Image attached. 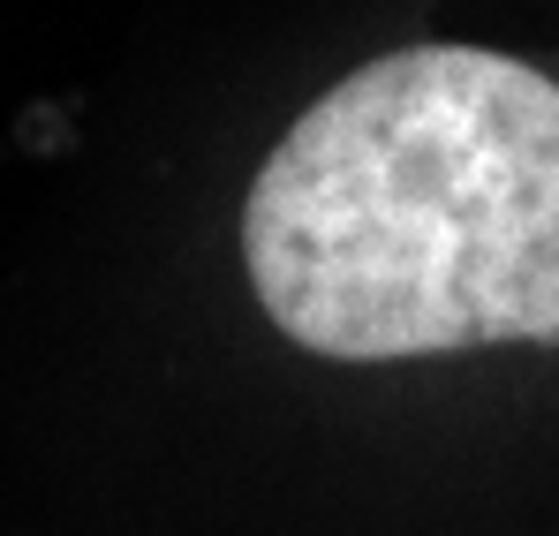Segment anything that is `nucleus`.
I'll use <instances>...</instances> for the list:
<instances>
[{
	"mask_svg": "<svg viewBox=\"0 0 559 536\" xmlns=\"http://www.w3.org/2000/svg\"><path fill=\"white\" fill-rule=\"evenodd\" d=\"M242 265L333 362L559 341V84L484 46L364 61L265 152Z\"/></svg>",
	"mask_w": 559,
	"mask_h": 536,
	"instance_id": "f257e3e1",
	"label": "nucleus"
}]
</instances>
